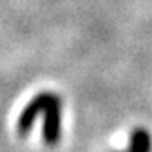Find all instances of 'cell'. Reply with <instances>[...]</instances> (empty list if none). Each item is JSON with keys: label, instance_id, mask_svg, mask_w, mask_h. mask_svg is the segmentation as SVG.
Returning a JSON list of instances; mask_svg holds the SVG:
<instances>
[{"label": "cell", "instance_id": "6da1fadb", "mask_svg": "<svg viewBox=\"0 0 152 152\" xmlns=\"http://www.w3.org/2000/svg\"><path fill=\"white\" fill-rule=\"evenodd\" d=\"M35 107L44 114V140L49 145H54L61 135V103L60 98L53 93H42L31 100Z\"/></svg>", "mask_w": 152, "mask_h": 152}, {"label": "cell", "instance_id": "7a4b0ae2", "mask_svg": "<svg viewBox=\"0 0 152 152\" xmlns=\"http://www.w3.org/2000/svg\"><path fill=\"white\" fill-rule=\"evenodd\" d=\"M128 152H152V138L151 133L138 128L131 133Z\"/></svg>", "mask_w": 152, "mask_h": 152}, {"label": "cell", "instance_id": "3957f363", "mask_svg": "<svg viewBox=\"0 0 152 152\" xmlns=\"http://www.w3.org/2000/svg\"><path fill=\"white\" fill-rule=\"evenodd\" d=\"M126 152H128V151H126Z\"/></svg>", "mask_w": 152, "mask_h": 152}]
</instances>
